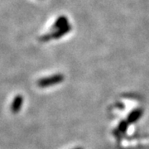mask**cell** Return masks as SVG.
Returning <instances> with one entry per match:
<instances>
[{
    "instance_id": "6da1fadb",
    "label": "cell",
    "mask_w": 149,
    "mask_h": 149,
    "mask_svg": "<svg viewBox=\"0 0 149 149\" xmlns=\"http://www.w3.org/2000/svg\"><path fill=\"white\" fill-rule=\"evenodd\" d=\"M65 77L62 74H56L51 75L50 77L42 78L37 81V85L41 88L50 87L52 85H58L64 80Z\"/></svg>"
},
{
    "instance_id": "7a4b0ae2",
    "label": "cell",
    "mask_w": 149,
    "mask_h": 149,
    "mask_svg": "<svg viewBox=\"0 0 149 149\" xmlns=\"http://www.w3.org/2000/svg\"><path fill=\"white\" fill-rule=\"evenodd\" d=\"M71 30V26L70 25H67L66 27H62L61 29H58V30H56L55 32H52L50 34H47V35H44L42 37H41V41L42 42H47L51 39H59L61 37H62L64 35L69 33Z\"/></svg>"
},
{
    "instance_id": "3957f363",
    "label": "cell",
    "mask_w": 149,
    "mask_h": 149,
    "mask_svg": "<svg viewBox=\"0 0 149 149\" xmlns=\"http://www.w3.org/2000/svg\"><path fill=\"white\" fill-rule=\"evenodd\" d=\"M22 103H23V98L22 95H17L15 99L13 100V101L11 104V111L14 113H17L20 111L22 106Z\"/></svg>"
},
{
    "instance_id": "277c9868",
    "label": "cell",
    "mask_w": 149,
    "mask_h": 149,
    "mask_svg": "<svg viewBox=\"0 0 149 149\" xmlns=\"http://www.w3.org/2000/svg\"><path fill=\"white\" fill-rule=\"evenodd\" d=\"M143 113V111L142 109H136L133 110L128 114V118H127V121H128V123H133L137 122L139 118L142 117Z\"/></svg>"
},
{
    "instance_id": "5b68a950",
    "label": "cell",
    "mask_w": 149,
    "mask_h": 149,
    "mask_svg": "<svg viewBox=\"0 0 149 149\" xmlns=\"http://www.w3.org/2000/svg\"><path fill=\"white\" fill-rule=\"evenodd\" d=\"M67 25H69L68 18L65 16H61L59 17L56 20V22H54L52 28H53L54 30H58V29H61L62 27H66Z\"/></svg>"
},
{
    "instance_id": "8992f818",
    "label": "cell",
    "mask_w": 149,
    "mask_h": 149,
    "mask_svg": "<svg viewBox=\"0 0 149 149\" xmlns=\"http://www.w3.org/2000/svg\"><path fill=\"white\" fill-rule=\"evenodd\" d=\"M128 126V121H122V122L119 123L118 129V131H119V132L124 133V132H126V131H127Z\"/></svg>"
},
{
    "instance_id": "52a82bcc",
    "label": "cell",
    "mask_w": 149,
    "mask_h": 149,
    "mask_svg": "<svg viewBox=\"0 0 149 149\" xmlns=\"http://www.w3.org/2000/svg\"><path fill=\"white\" fill-rule=\"evenodd\" d=\"M74 149H84L83 148H74Z\"/></svg>"
}]
</instances>
